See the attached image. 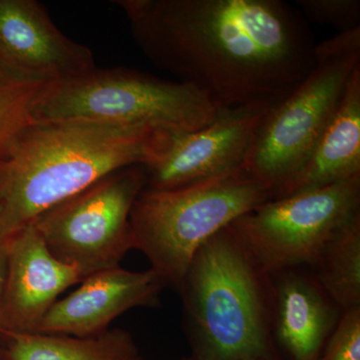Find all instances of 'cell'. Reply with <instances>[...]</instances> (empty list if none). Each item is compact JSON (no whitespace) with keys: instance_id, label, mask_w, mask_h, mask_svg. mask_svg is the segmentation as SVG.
<instances>
[{"instance_id":"5","label":"cell","mask_w":360,"mask_h":360,"mask_svg":"<svg viewBox=\"0 0 360 360\" xmlns=\"http://www.w3.org/2000/svg\"><path fill=\"white\" fill-rule=\"evenodd\" d=\"M271 198L269 187L243 168L179 188L143 189L130 213L135 250L179 291L203 243Z\"/></svg>"},{"instance_id":"18","label":"cell","mask_w":360,"mask_h":360,"mask_svg":"<svg viewBox=\"0 0 360 360\" xmlns=\"http://www.w3.org/2000/svg\"><path fill=\"white\" fill-rule=\"evenodd\" d=\"M304 20L333 26L340 32L360 27L359 0H297Z\"/></svg>"},{"instance_id":"23","label":"cell","mask_w":360,"mask_h":360,"mask_svg":"<svg viewBox=\"0 0 360 360\" xmlns=\"http://www.w3.org/2000/svg\"><path fill=\"white\" fill-rule=\"evenodd\" d=\"M131 360H143V359H142L141 357L139 356H139L134 357V359H132Z\"/></svg>"},{"instance_id":"17","label":"cell","mask_w":360,"mask_h":360,"mask_svg":"<svg viewBox=\"0 0 360 360\" xmlns=\"http://www.w3.org/2000/svg\"><path fill=\"white\" fill-rule=\"evenodd\" d=\"M44 84L18 77L0 66V160L32 124L33 101Z\"/></svg>"},{"instance_id":"6","label":"cell","mask_w":360,"mask_h":360,"mask_svg":"<svg viewBox=\"0 0 360 360\" xmlns=\"http://www.w3.org/2000/svg\"><path fill=\"white\" fill-rule=\"evenodd\" d=\"M359 66L360 27L315 45L309 75L264 115L241 168L272 198L309 160Z\"/></svg>"},{"instance_id":"19","label":"cell","mask_w":360,"mask_h":360,"mask_svg":"<svg viewBox=\"0 0 360 360\" xmlns=\"http://www.w3.org/2000/svg\"><path fill=\"white\" fill-rule=\"evenodd\" d=\"M319 360H360V307L341 314Z\"/></svg>"},{"instance_id":"4","label":"cell","mask_w":360,"mask_h":360,"mask_svg":"<svg viewBox=\"0 0 360 360\" xmlns=\"http://www.w3.org/2000/svg\"><path fill=\"white\" fill-rule=\"evenodd\" d=\"M219 111L193 85L127 68H94L44 84L33 101L32 118L184 134L210 124Z\"/></svg>"},{"instance_id":"10","label":"cell","mask_w":360,"mask_h":360,"mask_svg":"<svg viewBox=\"0 0 360 360\" xmlns=\"http://www.w3.org/2000/svg\"><path fill=\"white\" fill-rule=\"evenodd\" d=\"M0 66L41 84L96 68L91 51L63 34L35 0H0Z\"/></svg>"},{"instance_id":"20","label":"cell","mask_w":360,"mask_h":360,"mask_svg":"<svg viewBox=\"0 0 360 360\" xmlns=\"http://www.w3.org/2000/svg\"><path fill=\"white\" fill-rule=\"evenodd\" d=\"M6 248L2 246L0 250V352H1V303L2 295H4V281H6Z\"/></svg>"},{"instance_id":"15","label":"cell","mask_w":360,"mask_h":360,"mask_svg":"<svg viewBox=\"0 0 360 360\" xmlns=\"http://www.w3.org/2000/svg\"><path fill=\"white\" fill-rule=\"evenodd\" d=\"M134 338L122 329L92 338L2 331L0 360H131Z\"/></svg>"},{"instance_id":"2","label":"cell","mask_w":360,"mask_h":360,"mask_svg":"<svg viewBox=\"0 0 360 360\" xmlns=\"http://www.w3.org/2000/svg\"><path fill=\"white\" fill-rule=\"evenodd\" d=\"M172 134L94 122H33L0 160L4 240L111 172L153 162Z\"/></svg>"},{"instance_id":"16","label":"cell","mask_w":360,"mask_h":360,"mask_svg":"<svg viewBox=\"0 0 360 360\" xmlns=\"http://www.w3.org/2000/svg\"><path fill=\"white\" fill-rule=\"evenodd\" d=\"M309 269L341 311L360 307V215L331 238Z\"/></svg>"},{"instance_id":"21","label":"cell","mask_w":360,"mask_h":360,"mask_svg":"<svg viewBox=\"0 0 360 360\" xmlns=\"http://www.w3.org/2000/svg\"><path fill=\"white\" fill-rule=\"evenodd\" d=\"M4 243H6V240H4V233H2L1 225H0V250H1L2 246L4 245Z\"/></svg>"},{"instance_id":"8","label":"cell","mask_w":360,"mask_h":360,"mask_svg":"<svg viewBox=\"0 0 360 360\" xmlns=\"http://www.w3.org/2000/svg\"><path fill=\"white\" fill-rule=\"evenodd\" d=\"M146 184L143 165L122 168L47 210L32 225L54 257L85 277L120 266L135 250L130 213Z\"/></svg>"},{"instance_id":"11","label":"cell","mask_w":360,"mask_h":360,"mask_svg":"<svg viewBox=\"0 0 360 360\" xmlns=\"http://www.w3.org/2000/svg\"><path fill=\"white\" fill-rule=\"evenodd\" d=\"M6 271L1 303L2 331L34 333L63 291L85 278L47 248L32 224L6 243Z\"/></svg>"},{"instance_id":"3","label":"cell","mask_w":360,"mask_h":360,"mask_svg":"<svg viewBox=\"0 0 360 360\" xmlns=\"http://www.w3.org/2000/svg\"><path fill=\"white\" fill-rule=\"evenodd\" d=\"M177 292L194 360H284L271 331V277L231 225L196 251Z\"/></svg>"},{"instance_id":"12","label":"cell","mask_w":360,"mask_h":360,"mask_svg":"<svg viewBox=\"0 0 360 360\" xmlns=\"http://www.w3.org/2000/svg\"><path fill=\"white\" fill-rule=\"evenodd\" d=\"M82 285L54 303L37 333L92 338L103 335L116 317L139 307H155L165 288L153 269L130 271L120 266L85 277Z\"/></svg>"},{"instance_id":"22","label":"cell","mask_w":360,"mask_h":360,"mask_svg":"<svg viewBox=\"0 0 360 360\" xmlns=\"http://www.w3.org/2000/svg\"><path fill=\"white\" fill-rule=\"evenodd\" d=\"M179 360H194V359H191V356H188V357H182V359H179Z\"/></svg>"},{"instance_id":"14","label":"cell","mask_w":360,"mask_h":360,"mask_svg":"<svg viewBox=\"0 0 360 360\" xmlns=\"http://www.w3.org/2000/svg\"><path fill=\"white\" fill-rule=\"evenodd\" d=\"M360 175V66L309 160L274 198L319 188Z\"/></svg>"},{"instance_id":"7","label":"cell","mask_w":360,"mask_h":360,"mask_svg":"<svg viewBox=\"0 0 360 360\" xmlns=\"http://www.w3.org/2000/svg\"><path fill=\"white\" fill-rule=\"evenodd\" d=\"M360 215V175L271 198L231 229L267 274L314 265L324 246Z\"/></svg>"},{"instance_id":"1","label":"cell","mask_w":360,"mask_h":360,"mask_svg":"<svg viewBox=\"0 0 360 360\" xmlns=\"http://www.w3.org/2000/svg\"><path fill=\"white\" fill-rule=\"evenodd\" d=\"M151 63L219 110L274 106L314 65L302 14L281 0H120Z\"/></svg>"},{"instance_id":"13","label":"cell","mask_w":360,"mask_h":360,"mask_svg":"<svg viewBox=\"0 0 360 360\" xmlns=\"http://www.w3.org/2000/svg\"><path fill=\"white\" fill-rule=\"evenodd\" d=\"M271 331L284 360H319L341 309L307 267L270 274Z\"/></svg>"},{"instance_id":"9","label":"cell","mask_w":360,"mask_h":360,"mask_svg":"<svg viewBox=\"0 0 360 360\" xmlns=\"http://www.w3.org/2000/svg\"><path fill=\"white\" fill-rule=\"evenodd\" d=\"M271 108L219 110L202 129L172 134L165 150L144 167V189L179 188L241 168L255 131Z\"/></svg>"}]
</instances>
